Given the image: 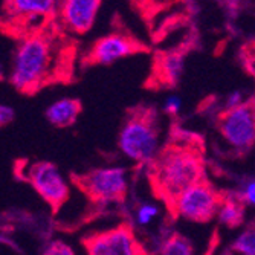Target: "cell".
Returning <instances> with one entry per match:
<instances>
[{
    "instance_id": "6da1fadb",
    "label": "cell",
    "mask_w": 255,
    "mask_h": 255,
    "mask_svg": "<svg viewBox=\"0 0 255 255\" xmlns=\"http://www.w3.org/2000/svg\"><path fill=\"white\" fill-rule=\"evenodd\" d=\"M57 40L44 31L25 34L15 48L9 71L11 86L21 94H34L58 77L61 55Z\"/></svg>"
},
{
    "instance_id": "7a4b0ae2",
    "label": "cell",
    "mask_w": 255,
    "mask_h": 255,
    "mask_svg": "<svg viewBox=\"0 0 255 255\" xmlns=\"http://www.w3.org/2000/svg\"><path fill=\"white\" fill-rule=\"evenodd\" d=\"M202 160L188 148H170L156 164L154 183L162 197L170 203L193 183L202 180Z\"/></svg>"
},
{
    "instance_id": "3957f363",
    "label": "cell",
    "mask_w": 255,
    "mask_h": 255,
    "mask_svg": "<svg viewBox=\"0 0 255 255\" xmlns=\"http://www.w3.org/2000/svg\"><path fill=\"white\" fill-rule=\"evenodd\" d=\"M159 128L148 112L133 113L123 124L118 134L120 151L134 164H148L159 150Z\"/></svg>"
},
{
    "instance_id": "277c9868",
    "label": "cell",
    "mask_w": 255,
    "mask_h": 255,
    "mask_svg": "<svg viewBox=\"0 0 255 255\" xmlns=\"http://www.w3.org/2000/svg\"><path fill=\"white\" fill-rule=\"evenodd\" d=\"M222 197L205 180H199L183 190L173 202L171 208L177 217L193 223H208L217 217Z\"/></svg>"
},
{
    "instance_id": "5b68a950",
    "label": "cell",
    "mask_w": 255,
    "mask_h": 255,
    "mask_svg": "<svg viewBox=\"0 0 255 255\" xmlns=\"http://www.w3.org/2000/svg\"><path fill=\"white\" fill-rule=\"evenodd\" d=\"M219 130L225 142L237 151H248L255 145V106L245 103L226 109L219 120Z\"/></svg>"
},
{
    "instance_id": "8992f818",
    "label": "cell",
    "mask_w": 255,
    "mask_h": 255,
    "mask_svg": "<svg viewBox=\"0 0 255 255\" xmlns=\"http://www.w3.org/2000/svg\"><path fill=\"white\" fill-rule=\"evenodd\" d=\"M81 187L86 194L101 205L124 200L128 190L127 171L123 167H103L84 176Z\"/></svg>"
},
{
    "instance_id": "52a82bcc",
    "label": "cell",
    "mask_w": 255,
    "mask_h": 255,
    "mask_svg": "<svg viewBox=\"0 0 255 255\" xmlns=\"http://www.w3.org/2000/svg\"><path fill=\"white\" fill-rule=\"evenodd\" d=\"M26 179L37 194L52 208H60L69 197V183L51 162H35L26 170Z\"/></svg>"
},
{
    "instance_id": "ba28073f",
    "label": "cell",
    "mask_w": 255,
    "mask_h": 255,
    "mask_svg": "<svg viewBox=\"0 0 255 255\" xmlns=\"http://www.w3.org/2000/svg\"><path fill=\"white\" fill-rule=\"evenodd\" d=\"M57 5L58 0H5V17L9 18L11 26H28L26 34H31L41 31L37 26L55 17Z\"/></svg>"
},
{
    "instance_id": "9c48e42d",
    "label": "cell",
    "mask_w": 255,
    "mask_h": 255,
    "mask_svg": "<svg viewBox=\"0 0 255 255\" xmlns=\"http://www.w3.org/2000/svg\"><path fill=\"white\" fill-rule=\"evenodd\" d=\"M84 249L90 255H136L144 252V248H141L133 234V229L127 225L87 237L84 240Z\"/></svg>"
},
{
    "instance_id": "30bf717a",
    "label": "cell",
    "mask_w": 255,
    "mask_h": 255,
    "mask_svg": "<svg viewBox=\"0 0 255 255\" xmlns=\"http://www.w3.org/2000/svg\"><path fill=\"white\" fill-rule=\"evenodd\" d=\"M103 0H58L55 20L71 34L81 35L94 28Z\"/></svg>"
},
{
    "instance_id": "8fae6325",
    "label": "cell",
    "mask_w": 255,
    "mask_h": 255,
    "mask_svg": "<svg viewBox=\"0 0 255 255\" xmlns=\"http://www.w3.org/2000/svg\"><path fill=\"white\" fill-rule=\"evenodd\" d=\"M139 49H141V46L133 38L120 32H113L101 37L94 43L92 49L89 51V60L94 64L109 66L128 55H133Z\"/></svg>"
},
{
    "instance_id": "7c38bea8",
    "label": "cell",
    "mask_w": 255,
    "mask_h": 255,
    "mask_svg": "<svg viewBox=\"0 0 255 255\" xmlns=\"http://www.w3.org/2000/svg\"><path fill=\"white\" fill-rule=\"evenodd\" d=\"M81 113V103L75 98H60L48 106L44 110V117L48 123L58 128L72 127Z\"/></svg>"
},
{
    "instance_id": "4fadbf2b",
    "label": "cell",
    "mask_w": 255,
    "mask_h": 255,
    "mask_svg": "<svg viewBox=\"0 0 255 255\" xmlns=\"http://www.w3.org/2000/svg\"><path fill=\"white\" fill-rule=\"evenodd\" d=\"M245 203L240 197L222 199L217 211V220L225 228H239L245 220Z\"/></svg>"
},
{
    "instance_id": "5bb4252c",
    "label": "cell",
    "mask_w": 255,
    "mask_h": 255,
    "mask_svg": "<svg viewBox=\"0 0 255 255\" xmlns=\"http://www.w3.org/2000/svg\"><path fill=\"white\" fill-rule=\"evenodd\" d=\"M159 252L164 255H191L194 248L187 237L180 234H171L160 243Z\"/></svg>"
},
{
    "instance_id": "9a60e30c",
    "label": "cell",
    "mask_w": 255,
    "mask_h": 255,
    "mask_svg": "<svg viewBox=\"0 0 255 255\" xmlns=\"http://www.w3.org/2000/svg\"><path fill=\"white\" fill-rule=\"evenodd\" d=\"M183 72V57L180 54H168L160 60V74L168 83L176 84Z\"/></svg>"
},
{
    "instance_id": "2e32d148",
    "label": "cell",
    "mask_w": 255,
    "mask_h": 255,
    "mask_svg": "<svg viewBox=\"0 0 255 255\" xmlns=\"http://www.w3.org/2000/svg\"><path fill=\"white\" fill-rule=\"evenodd\" d=\"M229 252L240 255H255V225L248 226L231 243Z\"/></svg>"
},
{
    "instance_id": "e0dca14e",
    "label": "cell",
    "mask_w": 255,
    "mask_h": 255,
    "mask_svg": "<svg viewBox=\"0 0 255 255\" xmlns=\"http://www.w3.org/2000/svg\"><path fill=\"white\" fill-rule=\"evenodd\" d=\"M159 213H160V210L156 203L144 202L134 210V222L139 226H148L153 223L154 219H157Z\"/></svg>"
},
{
    "instance_id": "ac0fdd59",
    "label": "cell",
    "mask_w": 255,
    "mask_h": 255,
    "mask_svg": "<svg viewBox=\"0 0 255 255\" xmlns=\"http://www.w3.org/2000/svg\"><path fill=\"white\" fill-rule=\"evenodd\" d=\"M41 252L46 255H72V254H75L74 248L63 240H51L49 243L44 245Z\"/></svg>"
},
{
    "instance_id": "d6986e66",
    "label": "cell",
    "mask_w": 255,
    "mask_h": 255,
    "mask_svg": "<svg viewBox=\"0 0 255 255\" xmlns=\"http://www.w3.org/2000/svg\"><path fill=\"white\" fill-rule=\"evenodd\" d=\"M242 202L248 206H255V179H251L243 183V187L239 193Z\"/></svg>"
},
{
    "instance_id": "ffe728a7",
    "label": "cell",
    "mask_w": 255,
    "mask_h": 255,
    "mask_svg": "<svg viewBox=\"0 0 255 255\" xmlns=\"http://www.w3.org/2000/svg\"><path fill=\"white\" fill-rule=\"evenodd\" d=\"M245 103H246V100H245V94H243V92L233 90L226 97V100H225V109H234V107H239V106H242Z\"/></svg>"
},
{
    "instance_id": "44dd1931",
    "label": "cell",
    "mask_w": 255,
    "mask_h": 255,
    "mask_svg": "<svg viewBox=\"0 0 255 255\" xmlns=\"http://www.w3.org/2000/svg\"><path fill=\"white\" fill-rule=\"evenodd\" d=\"M180 109H182V100L176 95L168 97L164 103V112L168 115H177Z\"/></svg>"
},
{
    "instance_id": "7402d4cb",
    "label": "cell",
    "mask_w": 255,
    "mask_h": 255,
    "mask_svg": "<svg viewBox=\"0 0 255 255\" xmlns=\"http://www.w3.org/2000/svg\"><path fill=\"white\" fill-rule=\"evenodd\" d=\"M15 118V112L11 106L8 104H2L0 106V124H2V127L11 124Z\"/></svg>"
}]
</instances>
